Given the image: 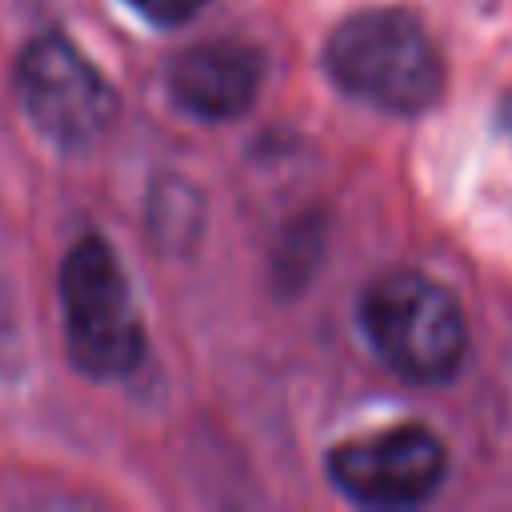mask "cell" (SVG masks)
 Wrapping results in <instances>:
<instances>
[{"mask_svg": "<svg viewBox=\"0 0 512 512\" xmlns=\"http://www.w3.org/2000/svg\"><path fill=\"white\" fill-rule=\"evenodd\" d=\"M60 308L72 364L96 380L128 376L144 360V324L128 276L104 236H80L60 264Z\"/></svg>", "mask_w": 512, "mask_h": 512, "instance_id": "3957f363", "label": "cell"}, {"mask_svg": "<svg viewBox=\"0 0 512 512\" xmlns=\"http://www.w3.org/2000/svg\"><path fill=\"white\" fill-rule=\"evenodd\" d=\"M144 20L152 24H184L188 16L200 12L204 0H128Z\"/></svg>", "mask_w": 512, "mask_h": 512, "instance_id": "52a82bcc", "label": "cell"}, {"mask_svg": "<svg viewBox=\"0 0 512 512\" xmlns=\"http://www.w3.org/2000/svg\"><path fill=\"white\" fill-rule=\"evenodd\" d=\"M360 328L376 356L412 384L448 380L468 348L456 296L420 272L380 276L360 300Z\"/></svg>", "mask_w": 512, "mask_h": 512, "instance_id": "7a4b0ae2", "label": "cell"}, {"mask_svg": "<svg viewBox=\"0 0 512 512\" xmlns=\"http://www.w3.org/2000/svg\"><path fill=\"white\" fill-rule=\"evenodd\" d=\"M500 120H504V128L512 132V92L504 96V104H500Z\"/></svg>", "mask_w": 512, "mask_h": 512, "instance_id": "ba28073f", "label": "cell"}, {"mask_svg": "<svg viewBox=\"0 0 512 512\" xmlns=\"http://www.w3.org/2000/svg\"><path fill=\"white\" fill-rule=\"evenodd\" d=\"M328 480L360 508L424 504L448 468L444 440L424 424H392L328 452Z\"/></svg>", "mask_w": 512, "mask_h": 512, "instance_id": "5b68a950", "label": "cell"}, {"mask_svg": "<svg viewBox=\"0 0 512 512\" xmlns=\"http://www.w3.org/2000/svg\"><path fill=\"white\" fill-rule=\"evenodd\" d=\"M264 80V56L244 40H208L180 52L168 68L172 100L200 120L240 116Z\"/></svg>", "mask_w": 512, "mask_h": 512, "instance_id": "8992f818", "label": "cell"}, {"mask_svg": "<svg viewBox=\"0 0 512 512\" xmlns=\"http://www.w3.org/2000/svg\"><path fill=\"white\" fill-rule=\"evenodd\" d=\"M328 76L384 112H424L444 92V60L424 24L404 8H364L336 24L324 44Z\"/></svg>", "mask_w": 512, "mask_h": 512, "instance_id": "6da1fadb", "label": "cell"}, {"mask_svg": "<svg viewBox=\"0 0 512 512\" xmlns=\"http://www.w3.org/2000/svg\"><path fill=\"white\" fill-rule=\"evenodd\" d=\"M16 96L28 120L64 148L96 140L116 116V88L60 32L24 44L16 60Z\"/></svg>", "mask_w": 512, "mask_h": 512, "instance_id": "277c9868", "label": "cell"}]
</instances>
